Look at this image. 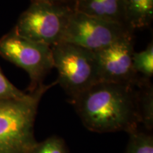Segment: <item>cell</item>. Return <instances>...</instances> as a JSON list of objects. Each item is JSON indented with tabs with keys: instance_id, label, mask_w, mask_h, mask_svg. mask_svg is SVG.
<instances>
[{
	"instance_id": "6da1fadb",
	"label": "cell",
	"mask_w": 153,
	"mask_h": 153,
	"mask_svg": "<svg viewBox=\"0 0 153 153\" xmlns=\"http://www.w3.org/2000/svg\"><path fill=\"white\" fill-rule=\"evenodd\" d=\"M134 83L100 81L70 101L83 125L95 133L138 129L139 89Z\"/></svg>"
},
{
	"instance_id": "7a4b0ae2",
	"label": "cell",
	"mask_w": 153,
	"mask_h": 153,
	"mask_svg": "<svg viewBox=\"0 0 153 153\" xmlns=\"http://www.w3.org/2000/svg\"><path fill=\"white\" fill-rule=\"evenodd\" d=\"M57 84L41 85L23 98L0 99V153H32L37 141L34 123L44 94Z\"/></svg>"
},
{
	"instance_id": "3957f363",
	"label": "cell",
	"mask_w": 153,
	"mask_h": 153,
	"mask_svg": "<svg viewBox=\"0 0 153 153\" xmlns=\"http://www.w3.org/2000/svg\"><path fill=\"white\" fill-rule=\"evenodd\" d=\"M51 49L54 68L58 72L57 84L70 101L101 81L94 52L65 42H61Z\"/></svg>"
},
{
	"instance_id": "277c9868",
	"label": "cell",
	"mask_w": 153,
	"mask_h": 153,
	"mask_svg": "<svg viewBox=\"0 0 153 153\" xmlns=\"http://www.w3.org/2000/svg\"><path fill=\"white\" fill-rule=\"evenodd\" d=\"M73 12L68 6L30 1L13 29L23 37L52 48L62 42Z\"/></svg>"
},
{
	"instance_id": "5b68a950",
	"label": "cell",
	"mask_w": 153,
	"mask_h": 153,
	"mask_svg": "<svg viewBox=\"0 0 153 153\" xmlns=\"http://www.w3.org/2000/svg\"><path fill=\"white\" fill-rule=\"evenodd\" d=\"M0 55L28 74L29 93L43 85L44 77L54 68L51 47L23 37L14 29L0 38Z\"/></svg>"
},
{
	"instance_id": "8992f818",
	"label": "cell",
	"mask_w": 153,
	"mask_h": 153,
	"mask_svg": "<svg viewBox=\"0 0 153 153\" xmlns=\"http://www.w3.org/2000/svg\"><path fill=\"white\" fill-rule=\"evenodd\" d=\"M128 32L133 31L118 23L74 11L62 42L97 52Z\"/></svg>"
},
{
	"instance_id": "52a82bcc",
	"label": "cell",
	"mask_w": 153,
	"mask_h": 153,
	"mask_svg": "<svg viewBox=\"0 0 153 153\" xmlns=\"http://www.w3.org/2000/svg\"><path fill=\"white\" fill-rule=\"evenodd\" d=\"M133 32H128L108 46L94 52L101 81L134 83L138 80L133 66Z\"/></svg>"
},
{
	"instance_id": "ba28073f",
	"label": "cell",
	"mask_w": 153,
	"mask_h": 153,
	"mask_svg": "<svg viewBox=\"0 0 153 153\" xmlns=\"http://www.w3.org/2000/svg\"><path fill=\"white\" fill-rule=\"evenodd\" d=\"M74 11L126 26L123 0H74Z\"/></svg>"
},
{
	"instance_id": "9c48e42d",
	"label": "cell",
	"mask_w": 153,
	"mask_h": 153,
	"mask_svg": "<svg viewBox=\"0 0 153 153\" xmlns=\"http://www.w3.org/2000/svg\"><path fill=\"white\" fill-rule=\"evenodd\" d=\"M126 28L134 30L148 27L153 19V0H123Z\"/></svg>"
},
{
	"instance_id": "30bf717a",
	"label": "cell",
	"mask_w": 153,
	"mask_h": 153,
	"mask_svg": "<svg viewBox=\"0 0 153 153\" xmlns=\"http://www.w3.org/2000/svg\"><path fill=\"white\" fill-rule=\"evenodd\" d=\"M139 106L140 121L150 132L153 128V90L148 79H140L139 83Z\"/></svg>"
},
{
	"instance_id": "8fae6325",
	"label": "cell",
	"mask_w": 153,
	"mask_h": 153,
	"mask_svg": "<svg viewBox=\"0 0 153 153\" xmlns=\"http://www.w3.org/2000/svg\"><path fill=\"white\" fill-rule=\"evenodd\" d=\"M128 134V142L124 153H153V136L150 132L137 129Z\"/></svg>"
},
{
	"instance_id": "7c38bea8",
	"label": "cell",
	"mask_w": 153,
	"mask_h": 153,
	"mask_svg": "<svg viewBox=\"0 0 153 153\" xmlns=\"http://www.w3.org/2000/svg\"><path fill=\"white\" fill-rule=\"evenodd\" d=\"M133 66L136 73L142 74L144 77L150 78L153 74V44H149L146 49L140 53H134Z\"/></svg>"
},
{
	"instance_id": "4fadbf2b",
	"label": "cell",
	"mask_w": 153,
	"mask_h": 153,
	"mask_svg": "<svg viewBox=\"0 0 153 153\" xmlns=\"http://www.w3.org/2000/svg\"><path fill=\"white\" fill-rule=\"evenodd\" d=\"M32 153H69L62 137L52 135L41 142H37Z\"/></svg>"
},
{
	"instance_id": "5bb4252c",
	"label": "cell",
	"mask_w": 153,
	"mask_h": 153,
	"mask_svg": "<svg viewBox=\"0 0 153 153\" xmlns=\"http://www.w3.org/2000/svg\"><path fill=\"white\" fill-rule=\"evenodd\" d=\"M26 94L13 85L0 69V99L23 98Z\"/></svg>"
},
{
	"instance_id": "9a60e30c",
	"label": "cell",
	"mask_w": 153,
	"mask_h": 153,
	"mask_svg": "<svg viewBox=\"0 0 153 153\" xmlns=\"http://www.w3.org/2000/svg\"><path fill=\"white\" fill-rule=\"evenodd\" d=\"M30 1H38V2H43L51 4L68 6L74 9V0H30Z\"/></svg>"
}]
</instances>
